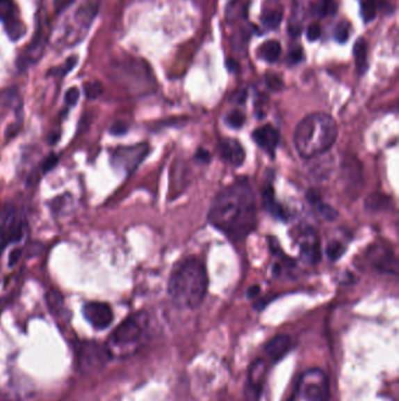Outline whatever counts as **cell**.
I'll use <instances>...</instances> for the list:
<instances>
[{"label":"cell","instance_id":"obj_1","mask_svg":"<svg viewBox=\"0 0 399 401\" xmlns=\"http://www.w3.org/2000/svg\"><path fill=\"white\" fill-rule=\"evenodd\" d=\"M209 221L229 239L246 237L256 224L254 194L246 181H237L218 194L209 212Z\"/></svg>","mask_w":399,"mask_h":401},{"label":"cell","instance_id":"obj_2","mask_svg":"<svg viewBox=\"0 0 399 401\" xmlns=\"http://www.w3.org/2000/svg\"><path fill=\"white\" fill-rule=\"evenodd\" d=\"M209 278L204 264L196 257L181 260L171 272L168 292L181 308H197L206 296Z\"/></svg>","mask_w":399,"mask_h":401},{"label":"cell","instance_id":"obj_3","mask_svg":"<svg viewBox=\"0 0 399 401\" xmlns=\"http://www.w3.org/2000/svg\"><path fill=\"white\" fill-rule=\"evenodd\" d=\"M339 128L335 120L325 113H313L298 125L294 143L300 156L314 159L328 152L336 142Z\"/></svg>","mask_w":399,"mask_h":401},{"label":"cell","instance_id":"obj_4","mask_svg":"<svg viewBox=\"0 0 399 401\" xmlns=\"http://www.w3.org/2000/svg\"><path fill=\"white\" fill-rule=\"evenodd\" d=\"M329 395L328 375L321 368H311L300 375L295 388L287 401H328Z\"/></svg>","mask_w":399,"mask_h":401},{"label":"cell","instance_id":"obj_5","mask_svg":"<svg viewBox=\"0 0 399 401\" xmlns=\"http://www.w3.org/2000/svg\"><path fill=\"white\" fill-rule=\"evenodd\" d=\"M274 364L275 363L265 353L255 358V361L252 363L250 371H248L247 382H246V388H245L246 401H259L263 385L266 383L267 375Z\"/></svg>","mask_w":399,"mask_h":401},{"label":"cell","instance_id":"obj_6","mask_svg":"<svg viewBox=\"0 0 399 401\" xmlns=\"http://www.w3.org/2000/svg\"><path fill=\"white\" fill-rule=\"evenodd\" d=\"M147 317L143 315H136L123 320L119 327H116L111 336V340L115 345L133 347L140 342L147 325Z\"/></svg>","mask_w":399,"mask_h":401},{"label":"cell","instance_id":"obj_7","mask_svg":"<svg viewBox=\"0 0 399 401\" xmlns=\"http://www.w3.org/2000/svg\"><path fill=\"white\" fill-rule=\"evenodd\" d=\"M0 22H4L5 30L12 40H18L26 33V26L12 0H0Z\"/></svg>","mask_w":399,"mask_h":401},{"label":"cell","instance_id":"obj_8","mask_svg":"<svg viewBox=\"0 0 399 401\" xmlns=\"http://www.w3.org/2000/svg\"><path fill=\"white\" fill-rule=\"evenodd\" d=\"M111 358V352L97 343H86L79 352V363L86 371L100 370L106 366Z\"/></svg>","mask_w":399,"mask_h":401},{"label":"cell","instance_id":"obj_9","mask_svg":"<svg viewBox=\"0 0 399 401\" xmlns=\"http://www.w3.org/2000/svg\"><path fill=\"white\" fill-rule=\"evenodd\" d=\"M149 147L145 143L133 146V147H122L119 148L113 155L114 164L124 169L127 173L135 171L138 164L145 160L148 155Z\"/></svg>","mask_w":399,"mask_h":401},{"label":"cell","instance_id":"obj_10","mask_svg":"<svg viewBox=\"0 0 399 401\" xmlns=\"http://www.w3.org/2000/svg\"><path fill=\"white\" fill-rule=\"evenodd\" d=\"M83 316L97 330L107 329L114 320V313L107 303L89 301L83 306Z\"/></svg>","mask_w":399,"mask_h":401},{"label":"cell","instance_id":"obj_11","mask_svg":"<svg viewBox=\"0 0 399 401\" xmlns=\"http://www.w3.org/2000/svg\"><path fill=\"white\" fill-rule=\"evenodd\" d=\"M46 41H47V32L44 31L42 19H40L39 25H38L37 32H35L33 39H32V42L28 45V47L24 52V54L19 58V68L24 70V68H26L30 65L37 63L38 60L40 59L41 56H42V53H44Z\"/></svg>","mask_w":399,"mask_h":401},{"label":"cell","instance_id":"obj_12","mask_svg":"<svg viewBox=\"0 0 399 401\" xmlns=\"http://www.w3.org/2000/svg\"><path fill=\"white\" fill-rule=\"evenodd\" d=\"M369 260L373 267L380 272L397 275L398 263L391 248H386L381 244L375 245L370 249Z\"/></svg>","mask_w":399,"mask_h":401},{"label":"cell","instance_id":"obj_13","mask_svg":"<svg viewBox=\"0 0 399 401\" xmlns=\"http://www.w3.org/2000/svg\"><path fill=\"white\" fill-rule=\"evenodd\" d=\"M299 246L302 260L308 264L314 265L321 260V246L318 235L311 228L304 229L300 235Z\"/></svg>","mask_w":399,"mask_h":401},{"label":"cell","instance_id":"obj_14","mask_svg":"<svg viewBox=\"0 0 399 401\" xmlns=\"http://www.w3.org/2000/svg\"><path fill=\"white\" fill-rule=\"evenodd\" d=\"M219 152L222 157V160L232 166H241L244 164L246 152L241 142H238L234 139H224L219 143Z\"/></svg>","mask_w":399,"mask_h":401},{"label":"cell","instance_id":"obj_15","mask_svg":"<svg viewBox=\"0 0 399 401\" xmlns=\"http://www.w3.org/2000/svg\"><path fill=\"white\" fill-rule=\"evenodd\" d=\"M253 140L259 146L260 148L265 150L267 154L273 155L279 145V132L270 125H265L253 132Z\"/></svg>","mask_w":399,"mask_h":401},{"label":"cell","instance_id":"obj_16","mask_svg":"<svg viewBox=\"0 0 399 401\" xmlns=\"http://www.w3.org/2000/svg\"><path fill=\"white\" fill-rule=\"evenodd\" d=\"M292 339L286 334H279L270 339L263 347V353L277 364L292 349Z\"/></svg>","mask_w":399,"mask_h":401},{"label":"cell","instance_id":"obj_17","mask_svg":"<svg viewBox=\"0 0 399 401\" xmlns=\"http://www.w3.org/2000/svg\"><path fill=\"white\" fill-rule=\"evenodd\" d=\"M263 202H265L267 210H268L275 219H287V214H286L285 209L282 208V205H281L280 203H277V200H275L273 188L270 186L267 187L265 191H263Z\"/></svg>","mask_w":399,"mask_h":401},{"label":"cell","instance_id":"obj_18","mask_svg":"<svg viewBox=\"0 0 399 401\" xmlns=\"http://www.w3.org/2000/svg\"><path fill=\"white\" fill-rule=\"evenodd\" d=\"M366 42L364 39H359L354 46V56H355L356 65L359 73L363 74L368 70V56H366Z\"/></svg>","mask_w":399,"mask_h":401},{"label":"cell","instance_id":"obj_19","mask_svg":"<svg viewBox=\"0 0 399 401\" xmlns=\"http://www.w3.org/2000/svg\"><path fill=\"white\" fill-rule=\"evenodd\" d=\"M281 56V45L279 41L270 40L265 42L260 49V56L268 63H275Z\"/></svg>","mask_w":399,"mask_h":401},{"label":"cell","instance_id":"obj_20","mask_svg":"<svg viewBox=\"0 0 399 401\" xmlns=\"http://www.w3.org/2000/svg\"><path fill=\"white\" fill-rule=\"evenodd\" d=\"M0 104L5 107H15V104H20V97H19L18 89L15 87H10L0 92Z\"/></svg>","mask_w":399,"mask_h":401},{"label":"cell","instance_id":"obj_21","mask_svg":"<svg viewBox=\"0 0 399 401\" xmlns=\"http://www.w3.org/2000/svg\"><path fill=\"white\" fill-rule=\"evenodd\" d=\"M102 93L104 86L100 81H89L85 84V94L89 100H97Z\"/></svg>","mask_w":399,"mask_h":401},{"label":"cell","instance_id":"obj_22","mask_svg":"<svg viewBox=\"0 0 399 401\" xmlns=\"http://www.w3.org/2000/svg\"><path fill=\"white\" fill-rule=\"evenodd\" d=\"M263 25L270 30H277L282 22V12L270 11L265 15L263 19Z\"/></svg>","mask_w":399,"mask_h":401},{"label":"cell","instance_id":"obj_23","mask_svg":"<svg viewBox=\"0 0 399 401\" xmlns=\"http://www.w3.org/2000/svg\"><path fill=\"white\" fill-rule=\"evenodd\" d=\"M46 301H47V305L49 308L52 310L53 312H59L63 306V296L60 292L56 291V290H51L49 292H47V296H46Z\"/></svg>","mask_w":399,"mask_h":401},{"label":"cell","instance_id":"obj_24","mask_svg":"<svg viewBox=\"0 0 399 401\" xmlns=\"http://www.w3.org/2000/svg\"><path fill=\"white\" fill-rule=\"evenodd\" d=\"M361 15L363 20L370 22L376 17V4L375 0H364L361 5Z\"/></svg>","mask_w":399,"mask_h":401},{"label":"cell","instance_id":"obj_25","mask_svg":"<svg viewBox=\"0 0 399 401\" xmlns=\"http://www.w3.org/2000/svg\"><path fill=\"white\" fill-rule=\"evenodd\" d=\"M344 251L345 249H344L343 244L337 241L329 243L325 249V253L330 260H340L341 257L343 256Z\"/></svg>","mask_w":399,"mask_h":401},{"label":"cell","instance_id":"obj_26","mask_svg":"<svg viewBox=\"0 0 399 401\" xmlns=\"http://www.w3.org/2000/svg\"><path fill=\"white\" fill-rule=\"evenodd\" d=\"M388 203V198L383 196V195H373V196H369L366 198V208L373 210V212H376V210H381L382 208H384Z\"/></svg>","mask_w":399,"mask_h":401},{"label":"cell","instance_id":"obj_27","mask_svg":"<svg viewBox=\"0 0 399 401\" xmlns=\"http://www.w3.org/2000/svg\"><path fill=\"white\" fill-rule=\"evenodd\" d=\"M349 33H350V26L349 24L345 22H341L339 25H337L336 29H335V33H334V38L337 42L340 44H344L345 41L349 39Z\"/></svg>","mask_w":399,"mask_h":401},{"label":"cell","instance_id":"obj_28","mask_svg":"<svg viewBox=\"0 0 399 401\" xmlns=\"http://www.w3.org/2000/svg\"><path fill=\"white\" fill-rule=\"evenodd\" d=\"M245 116L239 111H233L226 116V123L232 128H241L244 126Z\"/></svg>","mask_w":399,"mask_h":401},{"label":"cell","instance_id":"obj_29","mask_svg":"<svg viewBox=\"0 0 399 401\" xmlns=\"http://www.w3.org/2000/svg\"><path fill=\"white\" fill-rule=\"evenodd\" d=\"M318 207V212L320 215L323 217V219H327V221H335L337 217V212L333 207H330L328 205H323V203H320V205H316Z\"/></svg>","mask_w":399,"mask_h":401},{"label":"cell","instance_id":"obj_30","mask_svg":"<svg viewBox=\"0 0 399 401\" xmlns=\"http://www.w3.org/2000/svg\"><path fill=\"white\" fill-rule=\"evenodd\" d=\"M79 97H80V92L76 87H72V88L67 91L66 95H65V101L68 106H75L78 104Z\"/></svg>","mask_w":399,"mask_h":401},{"label":"cell","instance_id":"obj_31","mask_svg":"<svg viewBox=\"0 0 399 401\" xmlns=\"http://www.w3.org/2000/svg\"><path fill=\"white\" fill-rule=\"evenodd\" d=\"M321 37V27L316 24H311L307 29V38L309 41L318 40Z\"/></svg>","mask_w":399,"mask_h":401},{"label":"cell","instance_id":"obj_32","mask_svg":"<svg viewBox=\"0 0 399 401\" xmlns=\"http://www.w3.org/2000/svg\"><path fill=\"white\" fill-rule=\"evenodd\" d=\"M22 250L20 248H15L12 250L8 256V267H13L15 264L18 263L20 258H22Z\"/></svg>","mask_w":399,"mask_h":401},{"label":"cell","instance_id":"obj_33","mask_svg":"<svg viewBox=\"0 0 399 401\" xmlns=\"http://www.w3.org/2000/svg\"><path fill=\"white\" fill-rule=\"evenodd\" d=\"M58 164V157L56 155H49L42 164V171L49 173Z\"/></svg>","mask_w":399,"mask_h":401},{"label":"cell","instance_id":"obj_34","mask_svg":"<svg viewBox=\"0 0 399 401\" xmlns=\"http://www.w3.org/2000/svg\"><path fill=\"white\" fill-rule=\"evenodd\" d=\"M127 130H128V126H127L126 123H116L111 126V133L113 134V135H116V136H120V135L126 134Z\"/></svg>","mask_w":399,"mask_h":401},{"label":"cell","instance_id":"obj_35","mask_svg":"<svg viewBox=\"0 0 399 401\" xmlns=\"http://www.w3.org/2000/svg\"><path fill=\"white\" fill-rule=\"evenodd\" d=\"M303 59V52L302 49H293L292 52L289 53V61L291 63H299L301 60Z\"/></svg>","mask_w":399,"mask_h":401},{"label":"cell","instance_id":"obj_36","mask_svg":"<svg viewBox=\"0 0 399 401\" xmlns=\"http://www.w3.org/2000/svg\"><path fill=\"white\" fill-rule=\"evenodd\" d=\"M307 198L309 200V203L313 205H318L321 203V196L318 195L315 190H309L307 193Z\"/></svg>","mask_w":399,"mask_h":401},{"label":"cell","instance_id":"obj_37","mask_svg":"<svg viewBox=\"0 0 399 401\" xmlns=\"http://www.w3.org/2000/svg\"><path fill=\"white\" fill-rule=\"evenodd\" d=\"M196 159L200 161V162H203V164H207L211 159L210 152L205 150V149H200V150L197 152Z\"/></svg>","mask_w":399,"mask_h":401},{"label":"cell","instance_id":"obj_38","mask_svg":"<svg viewBox=\"0 0 399 401\" xmlns=\"http://www.w3.org/2000/svg\"><path fill=\"white\" fill-rule=\"evenodd\" d=\"M334 8L333 0H323V5L321 8V15H328L332 13V8Z\"/></svg>","mask_w":399,"mask_h":401},{"label":"cell","instance_id":"obj_39","mask_svg":"<svg viewBox=\"0 0 399 401\" xmlns=\"http://www.w3.org/2000/svg\"><path fill=\"white\" fill-rule=\"evenodd\" d=\"M76 63H78V58H75V56H72V58H70V59L67 60L66 65H65V67H63V74H67L68 72L72 71V70H73V67L76 65Z\"/></svg>","mask_w":399,"mask_h":401},{"label":"cell","instance_id":"obj_40","mask_svg":"<svg viewBox=\"0 0 399 401\" xmlns=\"http://www.w3.org/2000/svg\"><path fill=\"white\" fill-rule=\"evenodd\" d=\"M74 0H56V11L63 12V10H66L68 6H70Z\"/></svg>","mask_w":399,"mask_h":401},{"label":"cell","instance_id":"obj_41","mask_svg":"<svg viewBox=\"0 0 399 401\" xmlns=\"http://www.w3.org/2000/svg\"><path fill=\"white\" fill-rule=\"evenodd\" d=\"M8 235L5 233L4 229L0 228V253H3L5 249V246L8 245Z\"/></svg>","mask_w":399,"mask_h":401},{"label":"cell","instance_id":"obj_42","mask_svg":"<svg viewBox=\"0 0 399 401\" xmlns=\"http://www.w3.org/2000/svg\"><path fill=\"white\" fill-rule=\"evenodd\" d=\"M248 297H255V296H256V294H260V288L259 286H252V288H250V290H248Z\"/></svg>","mask_w":399,"mask_h":401}]
</instances>
